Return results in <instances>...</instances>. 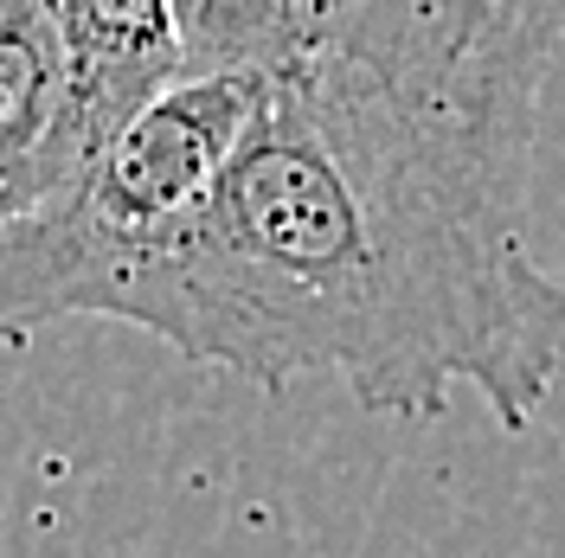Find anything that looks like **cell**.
Returning <instances> with one entry per match:
<instances>
[{
  "label": "cell",
  "mask_w": 565,
  "mask_h": 558,
  "mask_svg": "<svg viewBox=\"0 0 565 558\" xmlns=\"http://www.w3.org/2000/svg\"><path fill=\"white\" fill-rule=\"evenodd\" d=\"M540 90L521 0H341L116 321L264 391L328 373L373 418L476 391L527 430L565 373L527 218Z\"/></svg>",
  "instance_id": "6da1fadb"
},
{
  "label": "cell",
  "mask_w": 565,
  "mask_h": 558,
  "mask_svg": "<svg viewBox=\"0 0 565 558\" xmlns=\"http://www.w3.org/2000/svg\"><path fill=\"white\" fill-rule=\"evenodd\" d=\"M264 90V71L180 77L33 218H20L0 238V341H26L33 328L84 314L116 321L129 282L154 270L206 212Z\"/></svg>",
  "instance_id": "7a4b0ae2"
},
{
  "label": "cell",
  "mask_w": 565,
  "mask_h": 558,
  "mask_svg": "<svg viewBox=\"0 0 565 558\" xmlns=\"http://www.w3.org/2000/svg\"><path fill=\"white\" fill-rule=\"evenodd\" d=\"M90 141L77 129L65 45L39 0H0V238L33 218L77 168Z\"/></svg>",
  "instance_id": "3957f363"
},
{
  "label": "cell",
  "mask_w": 565,
  "mask_h": 558,
  "mask_svg": "<svg viewBox=\"0 0 565 558\" xmlns=\"http://www.w3.org/2000/svg\"><path fill=\"white\" fill-rule=\"evenodd\" d=\"M39 7L65 45L71 104L90 154L186 71L174 0H39Z\"/></svg>",
  "instance_id": "277c9868"
},
{
  "label": "cell",
  "mask_w": 565,
  "mask_h": 558,
  "mask_svg": "<svg viewBox=\"0 0 565 558\" xmlns=\"http://www.w3.org/2000/svg\"><path fill=\"white\" fill-rule=\"evenodd\" d=\"M341 0H174L180 26V77L206 71H264L277 77L302 52H316Z\"/></svg>",
  "instance_id": "5b68a950"
}]
</instances>
